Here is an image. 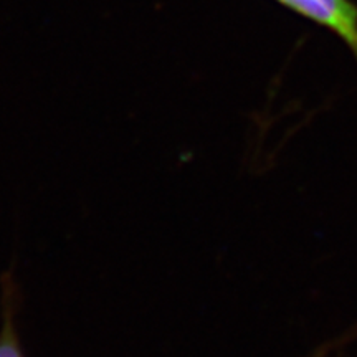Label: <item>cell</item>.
<instances>
[{"instance_id":"1","label":"cell","mask_w":357,"mask_h":357,"mask_svg":"<svg viewBox=\"0 0 357 357\" xmlns=\"http://www.w3.org/2000/svg\"><path fill=\"white\" fill-rule=\"evenodd\" d=\"M314 22L347 45L357 60V6L352 0H275Z\"/></svg>"},{"instance_id":"2","label":"cell","mask_w":357,"mask_h":357,"mask_svg":"<svg viewBox=\"0 0 357 357\" xmlns=\"http://www.w3.org/2000/svg\"><path fill=\"white\" fill-rule=\"evenodd\" d=\"M2 288V328H0V357H24L17 334V310L20 305V288L17 283L15 271L8 270L0 278Z\"/></svg>"}]
</instances>
